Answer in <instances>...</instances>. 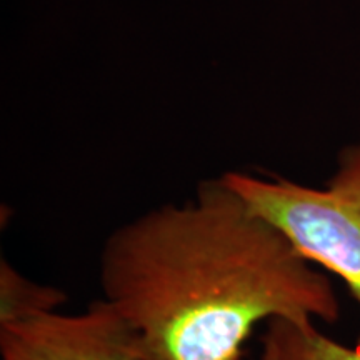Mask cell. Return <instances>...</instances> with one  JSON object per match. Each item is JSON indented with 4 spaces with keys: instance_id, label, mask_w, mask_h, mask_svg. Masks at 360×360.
<instances>
[{
    "instance_id": "3",
    "label": "cell",
    "mask_w": 360,
    "mask_h": 360,
    "mask_svg": "<svg viewBox=\"0 0 360 360\" xmlns=\"http://www.w3.org/2000/svg\"><path fill=\"white\" fill-rule=\"evenodd\" d=\"M0 360H150L141 337L105 299L0 326Z\"/></svg>"
},
{
    "instance_id": "4",
    "label": "cell",
    "mask_w": 360,
    "mask_h": 360,
    "mask_svg": "<svg viewBox=\"0 0 360 360\" xmlns=\"http://www.w3.org/2000/svg\"><path fill=\"white\" fill-rule=\"evenodd\" d=\"M260 344V360H360V337L349 347L327 337L315 323L285 319L270 321Z\"/></svg>"
},
{
    "instance_id": "1",
    "label": "cell",
    "mask_w": 360,
    "mask_h": 360,
    "mask_svg": "<svg viewBox=\"0 0 360 360\" xmlns=\"http://www.w3.org/2000/svg\"><path fill=\"white\" fill-rule=\"evenodd\" d=\"M98 278L150 360H240L259 323L340 317L330 278L224 177L112 232Z\"/></svg>"
},
{
    "instance_id": "5",
    "label": "cell",
    "mask_w": 360,
    "mask_h": 360,
    "mask_svg": "<svg viewBox=\"0 0 360 360\" xmlns=\"http://www.w3.org/2000/svg\"><path fill=\"white\" fill-rule=\"evenodd\" d=\"M65 302L64 290L30 281L6 257L0 259V326L58 312Z\"/></svg>"
},
{
    "instance_id": "2",
    "label": "cell",
    "mask_w": 360,
    "mask_h": 360,
    "mask_svg": "<svg viewBox=\"0 0 360 360\" xmlns=\"http://www.w3.org/2000/svg\"><path fill=\"white\" fill-rule=\"evenodd\" d=\"M222 177L305 259L340 277L360 307V143L342 148L334 175L321 188L274 175Z\"/></svg>"
}]
</instances>
